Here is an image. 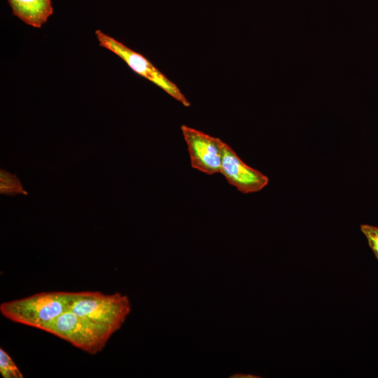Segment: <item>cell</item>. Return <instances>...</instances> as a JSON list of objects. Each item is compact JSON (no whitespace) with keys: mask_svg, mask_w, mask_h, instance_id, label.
I'll return each instance as SVG.
<instances>
[{"mask_svg":"<svg viewBox=\"0 0 378 378\" xmlns=\"http://www.w3.org/2000/svg\"><path fill=\"white\" fill-rule=\"evenodd\" d=\"M0 372L4 378H23L24 376L10 355L0 349Z\"/></svg>","mask_w":378,"mask_h":378,"instance_id":"cell-9","label":"cell"},{"mask_svg":"<svg viewBox=\"0 0 378 378\" xmlns=\"http://www.w3.org/2000/svg\"><path fill=\"white\" fill-rule=\"evenodd\" d=\"M360 228L367 239L369 247L371 248L375 258L378 260V227L362 224Z\"/></svg>","mask_w":378,"mask_h":378,"instance_id":"cell-10","label":"cell"},{"mask_svg":"<svg viewBox=\"0 0 378 378\" xmlns=\"http://www.w3.org/2000/svg\"><path fill=\"white\" fill-rule=\"evenodd\" d=\"M181 130L191 167L208 175L220 173L223 141L185 125Z\"/></svg>","mask_w":378,"mask_h":378,"instance_id":"cell-5","label":"cell"},{"mask_svg":"<svg viewBox=\"0 0 378 378\" xmlns=\"http://www.w3.org/2000/svg\"><path fill=\"white\" fill-rule=\"evenodd\" d=\"M43 331L54 335L92 355L101 352L114 333L109 328L92 319L68 311Z\"/></svg>","mask_w":378,"mask_h":378,"instance_id":"cell-2","label":"cell"},{"mask_svg":"<svg viewBox=\"0 0 378 378\" xmlns=\"http://www.w3.org/2000/svg\"><path fill=\"white\" fill-rule=\"evenodd\" d=\"M221 150L220 173L230 185L241 193L249 194L260 191L268 184L266 175L246 164L223 141Z\"/></svg>","mask_w":378,"mask_h":378,"instance_id":"cell-6","label":"cell"},{"mask_svg":"<svg viewBox=\"0 0 378 378\" xmlns=\"http://www.w3.org/2000/svg\"><path fill=\"white\" fill-rule=\"evenodd\" d=\"M95 36L100 46L118 55L134 71L158 85L184 106H190L179 88L144 56L99 29L95 31Z\"/></svg>","mask_w":378,"mask_h":378,"instance_id":"cell-4","label":"cell"},{"mask_svg":"<svg viewBox=\"0 0 378 378\" xmlns=\"http://www.w3.org/2000/svg\"><path fill=\"white\" fill-rule=\"evenodd\" d=\"M76 295V292H42L2 302L0 312L13 322L43 330L60 315L69 311Z\"/></svg>","mask_w":378,"mask_h":378,"instance_id":"cell-1","label":"cell"},{"mask_svg":"<svg viewBox=\"0 0 378 378\" xmlns=\"http://www.w3.org/2000/svg\"><path fill=\"white\" fill-rule=\"evenodd\" d=\"M69 311L88 317L115 333L130 314L131 303L127 295L120 293L80 291L76 292Z\"/></svg>","mask_w":378,"mask_h":378,"instance_id":"cell-3","label":"cell"},{"mask_svg":"<svg viewBox=\"0 0 378 378\" xmlns=\"http://www.w3.org/2000/svg\"><path fill=\"white\" fill-rule=\"evenodd\" d=\"M14 15L27 24L41 27L53 14L51 0H8Z\"/></svg>","mask_w":378,"mask_h":378,"instance_id":"cell-7","label":"cell"},{"mask_svg":"<svg viewBox=\"0 0 378 378\" xmlns=\"http://www.w3.org/2000/svg\"><path fill=\"white\" fill-rule=\"evenodd\" d=\"M0 178V190L1 194L7 195L27 194V192L23 189L20 179L16 176L15 174H12L6 170L1 169Z\"/></svg>","mask_w":378,"mask_h":378,"instance_id":"cell-8","label":"cell"}]
</instances>
